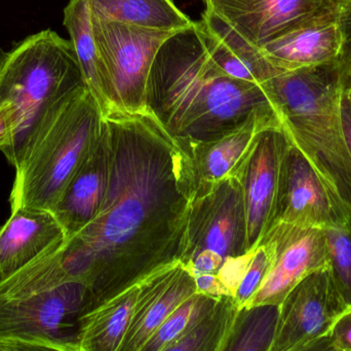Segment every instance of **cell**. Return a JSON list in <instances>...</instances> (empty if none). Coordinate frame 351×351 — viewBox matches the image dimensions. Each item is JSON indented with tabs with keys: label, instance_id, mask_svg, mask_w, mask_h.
Returning <instances> with one entry per match:
<instances>
[{
	"label": "cell",
	"instance_id": "obj_1",
	"mask_svg": "<svg viewBox=\"0 0 351 351\" xmlns=\"http://www.w3.org/2000/svg\"><path fill=\"white\" fill-rule=\"evenodd\" d=\"M111 171L94 220L64 243L66 272L86 288V315L181 261L194 195L185 152L150 113L104 115Z\"/></svg>",
	"mask_w": 351,
	"mask_h": 351
},
{
	"label": "cell",
	"instance_id": "obj_2",
	"mask_svg": "<svg viewBox=\"0 0 351 351\" xmlns=\"http://www.w3.org/2000/svg\"><path fill=\"white\" fill-rule=\"evenodd\" d=\"M146 106L180 148L218 139L253 117L278 119L261 84L232 78L213 61L195 22L160 47Z\"/></svg>",
	"mask_w": 351,
	"mask_h": 351
},
{
	"label": "cell",
	"instance_id": "obj_3",
	"mask_svg": "<svg viewBox=\"0 0 351 351\" xmlns=\"http://www.w3.org/2000/svg\"><path fill=\"white\" fill-rule=\"evenodd\" d=\"M61 249L0 278V340L23 351H80L86 288L66 272Z\"/></svg>",
	"mask_w": 351,
	"mask_h": 351
},
{
	"label": "cell",
	"instance_id": "obj_4",
	"mask_svg": "<svg viewBox=\"0 0 351 351\" xmlns=\"http://www.w3.org/2000/svg\"><path fill=\"white\" fill-rule=\"evenodd\" d=\"M348 80L335 61L282 72L262 84L291 141L328 183L351 174L342 121Z\"/></svg>",
	"mask_w": 351,
	"mask_h": 351
},
{
	"label": "cell",
	"instance_id": "obj_5",
	"mask_svg": "<svg viewBox=\"0 0 351 351\" xmlns=\"http://www.w3.org/2000/svg\"><path fill=\"white\" fill-rule=\"evenodd\" d=\"M71 41L47 29L0 52V106L10 111L12 139L5 158L14 167L41 120L86 89Z\"/></svg>",
	"mask_w": 351,
	"mask_h": 351
},
{
	"label": "cell",
	"instance_id": "obj_6",
	"mask_svg": "<svg viewBox=\"0 0 351 351\" xmlns=\"http://www.w3.org/2000/svg\"><path fill=\"white\" fill-rule=\"evenodd\" d=\"M104 115L88 88L51 109L14 167L10 207L51 212L70 177L98 140Z\"/></svg>",
	"mask_w": 351,
	"mask_h": 351
},
{
	"label": "cell",
	"instance_id": "obj_7",
	"mask_svg": "<svg viewBox=\"0 0 351 351\" xmlns=\"http://www.w3.org/2000/svg\"><path fill=\"white\" fill-rule=\"evenodd\" d=\"M92 25L102 64L108 113H147L146 97L152 64L160 47L176 32L93 16Z\"/></svg>",
	"mask_w": 351,
	"mask_h": 351
},
{
	"label": "cell",
	"instance_id": "obj_8",
	"mask_svg": "<svg viewBox=\"0 0 351 351\" xmlns=\"http://www.w3.org/2000/svg\"><path fill=\"white\" fill-rule=\"evenodd\" d=\"M247 251L245 200L239 181L228 174L208 191L194 195L188 220L185 264L199 253L216 256L224 264Z\"/></svg>",
	"mask_w": 351,
	"mask_h": 351
},
{
	"label": "cell",
	"instance_id": "obj_9",
	"mask_svg": "<svg viewBox=\"0 0 351 351\" xmlns=\"http://www.w3.org/2000/svg\"><path fill=\"white\" fill-rule=\"evenodd\" d=\"M271 351H311L348 310L329 266L303 278L280 304Z\"/></svg>",
	"mask_w": 351,
	"mask_h": 351
},
{
	"label": "cell",
	"instance_id": "obj_10",
	"mask_svg": "<svg viewBox=\"0 0 351 351\" xmlns=\"http://www.w3.org/2000/svg\"><path fill=\"white\" fill-rule=\"evenodd\" d=\"M291 140L282 125L256 132L228 174L241 185L247 225V251L257 247L269 228L278 189L280 163Z\"/></svg>",
	"mask_w": 351,
	"mask_h": 351
},
{
	"label": "cell",
	"instance_id": "obj_11",
	"mask_svg": "<svg viewBox=\"0 0 351 351\" xmlns=\"http://www.w3.org/2000/svg\"><path fill=\"white\" fill-rule=\"evenodd\" d=\"M206 10L222 19L254 47L311 23L339 16L341 0H204Z\"/></svg>",
	"mask_w": 351,
	"mask_h": 351
},
{
	"label": "cell",
	"instance_id": "obj_12",
	"mask_svg": "<svg viewBox=\"0 0 351 351\" xmlns=\"http://www.w3.org/2000/svg\"><path fill=\"white\" fill-rule=\"evenodd\" d=\"M276 224L319 229L348 227L315 167L292 141L280 163L269 228Z\"/></svg>",
	"mask_w": 351,
	"mask_h": 351
},
{
	"label": "cell",
	"instance_id": "obj_13",
	"mask_svg": "<svg viewBox=\"0 0 351 351\" xmlns=\"http://www.w3.org/2000/svg\"><path fill=\"white\" fill-rule=\"evenodd\" d=\"M264 236L276 242V261L265 282L247 305H280L303 278L329 266L324 229L276 224L270 227Z\"/></svg>",
	"mask_w": 351,
	"mask_h": 351
},
{
	"label": "cell",
	"instance_id": "obj_14",
	"mask_svg": "<svg viewBox=\"0 0 351 351\" xmlns=\"http://www.w3.org/2000/svg\"><path fill=\"white\" fill-rule=\"evenodd\" d=\"M197 292L195 278L177 261L138 284L131 323L119 351H142L156 330L186 299Z\"/></svg>",
	"mask_w": 351,
	"mask_h": 351
},
{
	"label": "cell",
	"instance_id": "obj_15",
	"mask_svg": "<svg viewBox=\"0 0 351 351\" xmlns=\"http://www.w3.org/2000/svg\"><path fill=\"white\" fill-rule=\"evenodd\" d=\"M111 171V146L106 124L62 192L53 212L66 234V241L80 233L98 214Z\"/></svg>",
	"mask_w": 351,
	"mask_h": 351
},
{
	"label": "cell",
	"instance_id": "obj_16",
	"mask_svg": "<svg viewBox=\"0 0 351 351\" xmlns=\"http://www.w3.org/2000/svg\"><path fill=\"white\" fill-rule=\"evenodd\" d=\"M65 242L64 229L53 212L12 208L10 218L0 228V278L16 273Z\"/></svg>",
	"mask_w": 351,
	"mask_h": 351
},
{
	"label": "cell",
	"instance_id": "obj_17",
	"mask_svg": "<svg viewBox=\"0 0 351 351\" xmlns=\"http://www.w3.org/2000/svg\"><path fill=\"white\" fill-rule=\"evenodd\" d=\"M337 16L298 27L267 45L261 52L280 71L315 67L338 61L342 32Z\"/></svg>",
	"mask_w": 351,
	"mask_h": 351
},
{
	"label": "cell",
	"instance_id": "obj_18",
	"mask_svg": "<svg viewBox=\"0 0 351 351\" xmlns=\"http://www.w3.org/2000/svg\"><path fill=\"white\" fill-rule=\"evenodd\" d=\"M195 23L208 55L228 76L262 86L282 73L261 49L245 41L214 12L204 10L202 20Z\"/></svg>",
	"mask_w": 351,
	"mask_h": 351
},
{
	"label": "cell",
	"instance_id": "obj_19",
	"mask_svg": "<svg viewBox=\"0 0 351 351\" xmlns=\"http://www.w3.org/2000/svg\"><path fill=\"white\" fill-rule=\"evenodd\" d=\"M270 125L282 124L278 119L253 117L239 129L223 137L190 144L181 148L189 160L194 195L204 193L215 183L227 177L249 146L256 132Z\"/></svg>",
	"mask_w": 351,
	"mask_h": 351
},
{
	"label": "cell",
	"instance_id": "obj_20",
	"mask_svg": "<svg viewBox=\"0 0 351 351\" xmlns=\"http://www.w3.org/2000/svg\"><path fill=\"white\" fill-rule=\"evenodd\" d=\"M138 284L82 317L80 351H119L131 323Z\"/></svg>",
	"mask_w": 351,
	"mask_h": 351
},
{
	"label": "cell",
	"instance_id": "obj_21",
	"mask_svg": "<svg viewBox=\"0 0 351 351\" xmlns=\"http://www.w3.org/2000/svg\"><path fill=\"white\" fill-rule=\"evenodd\" d=\"M90 6L95 18L156 30L177 32L194 22L174 0H90Z\"/></svg>",
	"mask_w": 351,
	"mask_h": 351
},
{
	"label": "cell",
	"instance_id": "obj_22",
	"mask_svg": "<svg viewBox=\"0 0 351 351\" xmlns=\"http://www.w3.org/2000/svg\"><path fill=\"white\" fill-rule=\"evenodd\" d=\"M64 26L70 35L84 82L102 111L108 113L102 64L93 32L90 0H69L64 8Z\"/></svg>",
	"mask_w": 351,
	"mask_h": 351
},
{
	"label": "cell",
	"instance_id": "obj_23",
	"mask_svg": "<svg viewBox=\"0 0 351 351\" xmlns=\"http://www.w3.org/2000/svg\"><path fill=\"white\" fill-rule=\"evenodd\" d=\"M280 311L278 304L241 307L222 351H271Z\"/></svg>",
	"mask_w": 351,
	"mask_h": 351
},
{
	"label": "cell",
	"instance_id": "obj_24",
	"mask_svg": "<svg viewBox=\"0 0 351 351\" xmlns=\"http://www.w3.org/2000/svg\"><path fill=\"white\" fill-rule=\"evenodd\" d=\"M239 309L234 297H220L214 307L169 351H222Z\"/></svg>",
	"mask_w": 351,
	"mask_h": 351
},
{
	"label": "cell",
	"instance_id": "obj_25",
	"mask_svg": "<svg viewBox=\"0 0 351 351\" xmlns=\"http://www.w3.org/2000/svg\"><path fill=\"white\" fill-rule=\"evenodd\" d=\"M219 298L202 293L186 299L156 330L142 351H169L171 346L188 333L210 309Z\"/></svg>",
	"mask_w": 351,
	"mask_h": 351
},
{
	"label": "cell",
	"instance_id": "obj_26",
	"mask_svg": "<svg viewBox=\"0 0 351 351\" xmlns=\"http://www.w3.org/2000/svg\"><path fill=\"white\" fill-rule=\"evenodd\" d=\"M324 230L332 278L346 306L351 308V230L346 226Z\"/></svg>",
	"mask_w": 351,
	"mask_h": 351
},
{
	"label": "cell",
	"instance_id": "obj_27",
	"mask_svg": "<svg viewBox=\"0 0 351 351\" xmlns=\"http://www.w3.org/2000/svg\"><path fill=\"white\" fill-rule=\"evenodd\" d=\"M251 251L252 257L249 265L237 292L233 295L239 308L247 306L251 302L271 271L276 261V242L270 237H262L257 247Z\"/></svg>",
	"mask_w": 351,
	"mask_h": 351
},
{
	"label": "cell",
	"instance_id": "obj_28",
	"mask_svg": "<svg viewBox=\"0 0 351 351\" xmlns=\"http://www.w3.org/2000/svg\"><path fill=\"white\" fill-rule=\"evenodd\" d=\"M311 351H351V308L338 317L329 334L317 341Z\"/></svg>",
	"mask_w": 351,
	"mask_h": 351
},
{
	"label": "cell",
	"instance_id": "obj_29",
	"mask_svg": "<svg viewBox=\"0 0 351 351\" xmlns=\"http://www.w3.org/2000/svg\"><path fill=\"white\" fill-rule=\"evenodd\" d=\"M338 21L342 32V49L338 62L348 76L351 72V0H341Z\"/></svg>",
	"mask_w": 351,
	"mask_h": 351
},
{
	"label": "cell",
	"instance_id": "obj_30",
	"mask_svg": "<svg viewBox=\"0 0 351 351\" xmlns=\"http://www.w3.org/2000/svg\"><path fill=\"white\" fill-rule=\"evenodd\" d=\"M195 278L197 292L214 298H220L222 296H232L227 290L226 286L219 280L217 274H197L193 275Z\"/></svg>",
	"mask_w": 351,
	"mask_h": 351
},
{
	"label": "cell",
	"instance_id": "obj_31",
	"mask_svg": "<svg viewBox=\"0 0 351 351\" xmlns=\"http://www.w3.org/2000/svg\"><path fill=\"white\" fill-rule=\"evenodd\" d=\"M12 121L10 111L0 106V150L5 154L12 144Z\"/></svg>",
	"mask_w": 351,
	"mask_h": 351
},
{
	"label": "cell",
	"instance_id": "obj_32",
	"mask_svg": "<svg viewBox=\"0 0 351 351\" xmlns=\"http://www.w3.org/2000/svg\"><path fill=\"white\" fill-rule=\"evenodd\" d=\"M342 121H343L344 133L351 155V104L350 94H348V82L342 97Z\"/></svg>",
	"mask_w": 351,
	"mask_h": 351
},
{
	"label": "cell",
	"instance_id": "obj_33",
	"mask_svg": "<svg viewBox=\"0 0 351 351\" xmlns=\"http://www.w3.org/2000/svg\"><path fill=\"white\" fill-rule=\"evenodd\" d=\"M0 351H23L20 346L10 341L0 340Z\"/></svg>",
	"mask_w": 351,
	"mask_h": 351
},
{
	"label": "cell",
	"instance_id": "obj_34",
	"mask_svg": "<svg viewBox=\"0 0 351 351\" xmlns=\"http://www.w3.org/2000/svg\"><path fill=\"white\" fill-rule=\"evenodd\" d=\"M348 94H350V104H351V80L350 78H348Z\"/></svg>",
	"mask_w": 351,
	"mask_h": 351
},
{
	"label": "cell",
	"instance_id": "obj_35",
	"mask_svg": "<svg viewBox=\"0 0 351 351\" xmlns=\"http://www.w3.org/2000/svg\"><path fill=\"white\" fill-rule=\"evenodd\" d=\"M348 78H350V80H351V72H350V74H348Z\"/></svg>",
	"mask_w": 351,
	"mask_h": 351
}]
</instances>
